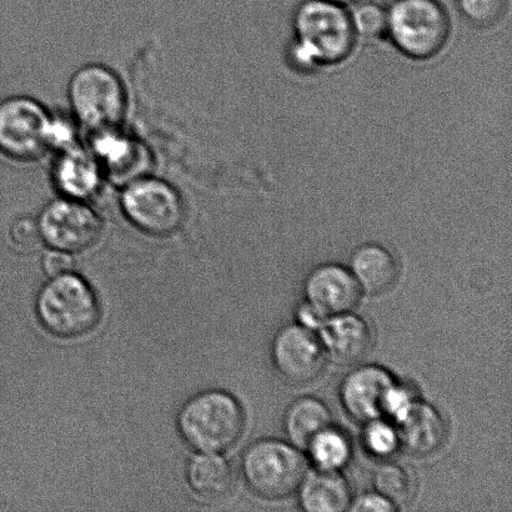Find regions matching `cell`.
<instances>
[{
	"instance_id": "4316f807",
	"label": "cell",
	"mask_w": 512,
	"mask_h": 512,
	"mask_svg": "<svg viewBox=\"0 0 512 512\" xmlns=\"http://www.w3.org/2000/svg\"><path fill=\"white\" fill-rule=\"evenodd\" d=\"M10 239L23 250H33L42 243L38 220L30 217H19L10 225Z\"/></svg>"
},
{
	"instance_id": "7a4b0ae2",
	"label": "cell",
	"mask_w": 512,
	"mask_h": 512,
	"mask_svg": "<svg viewBox=\"0 0 512 512\" xmlns=\"http://www.w3.org/2000/svg\"><path fill=\"white\" fill-rule=\"evenodd\" d=\"M180 436L198 453H225L244 433L245 414L228 391L210 389L195 394L179 410Z\"/></svg>"
},
{
	"instance_id": "9a60e30c",
	"label": "cell",
	"mask_w": 512,
	"mask_h": 512,
	"mask_svg": "<svg viewBox=\"0 0 512 512\" xmlns=\"http://www.w3.org/2000/svg\"><path fill=\"white\" fill-rule=\"evenodd\" d=\"M318 333L326 355L340 364L358 363L373 346V331L368 321L351 313L326 319Z\"/></svg>"
},
{
	"instance_id": "f546056e",
	"label": "cell",
	"mask_w": 512,
	"mask_h": 512,
	"mask_svg": "<svg viewBox=\"0 0 512 512\" xmlns=\"http://www.w3.org/2000/svg\"><path fill=\"white\" fill-rule=\"evenodd\" d=\"M298 320L300 325L305 326L313 331H318L320 326L324 324L326 318L323 315L319 314L313 306L308 303H303L299 306L298 309Z\"/></svg>"
},
{
	"instance_id": "484cf974",
	"label": "cell",
	"mask_w": 512,
	"mask_h": 512,
	"mask_svg": "<svg viewBox=\"0 0 512 512\" xmlns=\"http://www.w3.org/2000/svg\"><path fill=\"white\" fill-rule=\"evenodd\" d=\"M77 138V120L74 117H65L62 114L50 115L49 149L52 148L58 150V152H63L65 149L78 145Z\"/></svg>"
},
{
	"instance_id": "5b68a950",
	"label": "cell",
	"mask_w": 512,
	"mask_h": 512,
	"mask_svg": "<svg viewBox=\"0 0 512 512\" xmlns=\"http://www.w3.org/2000/svg\"><path fill=\"white\" fill-rule=\"evenodd\" d=\"M68 95L74 119L93 133L118 128L127 113V90L122 80L102 64L77 70L70 79Z\"/></svg>"
},
{
	"instance_id": "52a82bcc",
	"label": "cell",
	"mask_w": 512,
	"mask_h": 512,
	"mask_svg": "<svg viewBox=\"0 0 512 512\" xmlns=\"http://www.w3.org/2000/svg\"><path fill=\"white\" fill-rule=\"evenodd\" d=\"M120 207L133 227L152 237L177 233L185 219L178 190L165 180L149 175L124 185Z\"/></svg>"
},
{
	"instance_id": "2e32d148",
	"label": "cell",
	"mask_w": 512,
	"mask_h": 512,
	"mask_svg": "<svg viewBox=\"0 0 512 512\" xmlns=\"http://www.w3.org/2000/svg\"><path fill=\"white\" fill-rule=\"evenodd\" d=\"M400 446L416 456H430L443 448L448 428L435 406L414 400L395 423Z\"/></svg>"
},
{
	"instance_id": "ffe728a7",
	"label": "cell",
	"mask_w": 512,
	"mask_h": 512,
	"mask_svg": "<svg viewBox=\"0 0 512 512\" xmlns=\"http://www.w3.org/2000/svg\"><path fill=\"white\" fill-rule=\"evenodd\" d=\"M333 425L328 405L313 396H304L291 403L284 419L285 434L295 448H308L311 440Z\"/></svg>"
},
{
	"instance_id": "f1b7e54d",
	"label": "cell",
	"mask_w": 512,
	"mask_h": 512,
	"mask_svg": "<svg viewBox=\"0 0 512 512\" xmlns=\"http://www.w3.org/2000/svg\"><path fill=\"white\" fill-rule=\"evenodd\" d=\"M75 261L72 254L60 252V250H52L45 254L43 259V268L49 276H58L73 271Z\"/></svg>"
},
{
	"instance_id": "44dd1931",
	"label": "cell",
	"mask_w": 512,
	"mask_h": 512,
	"mask_svg": "<svg viewBox=\"0 0 512 512\" xmlns=\"http://www.w3.org/2000/svg\"><path fill=\"white\" fill-rule=\"evenodd\" d=\"M306 450L320 470L329 471L343 469L353 454L348 436L333 425L316 435Z\"/></svg>"
},
{
	"instance_id": "4dcf8cb0",
	"label": "cell",
	"mask_w": 512,
	"mask_h": 512,
	"mask_svg": "<svg viewBox=\"0 0 512 512\" xmlns=\"http://www.w3.org/2000/svg\"><path fill=\"white\" fill-rule=\"evenodd\" d=\"M326 2L336 3L346 7V5L358 3L360 0H326Z\"/></svg>"
},
{
	"instance_id": "ba28073f",
	"label": "cell",
	"mask_w": 512,
	"mask_h": 512,
	"mask_svg": "<svg viewBox=\"0 0 512 512\" xmlns=\"http://www.w3.org/2000/svg\"><path fill=\"white\" fill-rule=\"evenodd\" d=\"M50 114L24 95L0 102V153L18 162H32L49 149Z\"/></svg>"
},
{
	"instance_id": "9c48e42d",
	"label": "cell",
	"mask_w": 512,
	"mask_h": 512,
	"mask_svg": "<svg viewBox=\"0 0 512 512\" xmlns=\"http://www.w3.org/2000/svg\"><path fill=\"white\" fill-rule=\"evenodd\" d=\"M42 242L69 254L94 247L102 237L103 223L85 202L60 198L49 203L38 219Z\"/></svg>"
},
{
	"instance_id": "8fae6325",
	"label": "cell",
	"mask_w": 512,
	"mask_h": 512,
	"mask_svg": "<svg viewBox=\"0 0 512 512\" xmlns=\"http://www.w3.org/2000/svg\"><path fill=\"white\" fill-rule=\"evenodd\" d=\"M90 152L97 158L104 177L115 184L127 185L148 175L152 157L139 139L118 128L93 133Z\"/></svg>"
},
{
	"instance_id": "cb8c5ba5",
	"label": "cell",
	"mask_w": 512,
	"mask_h": 512,
	"mask_svg": "<svg viewBox=\"0 0 512 512\" xmlns=\"http://www.w3.org/2000/svg\"><path fill=\"white\" fill-rule=\"evenodd\" d=\"M356 37L376 40L386 35L388 13L376 3H361L350 13Z\"/></svg>"
},
{
	"instance_id": "8992f818",
	"label": "cell",
	"mask_w": 512,
	"mask_h": 512,
	"mask_svg": "<svg viewBox=\"0 0 512 512\" xmlns=\"http://www.w3.org/2000/svg\"><path fill=\"white\" fill-rule=\"evenodd\" d=\"M242 473L256 495L269 500L285 499L298 491L306 475V461L294 445L263 439L245 450Z\"/></svg>"
},
{
	"instance_id": "603a6c76",
	"label": "cell",
	"mask_w": 512,
	"mask_h": 512,
	"mask_svg": "<svg viewBox=\"0 0 512 512\" xmlns=\"http://www.w3.org/2000/svg\"><path fill=\"white\" fill-rule=\"evenodd\" d=\"M363 443L366 451L378 459H389L400 448L398 431L395 425L383 419L365 424Z\"/></svg>"
},
{
	"instance_id": "30bf717a",
	"label": "cell",
	"mask_w": 512,
	"mask_h": 512,
	"mask_svg": "<svg viewBox=\"0 0 512 512\" xmlns=\"http://www.w3.org/2000/svg\"><path fill=\"white\" fill-rule=\"evenodd\" d=\"M271 358L281 378L294 385L313 383L326 363L318 334L300 324L286 325L276 333Z\"/></svg>"
},
{
	"instance_id": "83f0119b",
	"label": "cell",
	"mask_w": 512,
	"mask_h": 512,
	"mask_svg": "<svg viewBox=\"0 0 512 512\" xmlns=\"http://www.w3.org/2000/svg\"><path fill=\"white\" fill-rule=\"evenodd\" d=\"M349 510L354 512H391L399 510L379 493H368L351 501Z\"/></svg>"
},
{
	"instance_id": "d4e9b609",
	"label": "cell",
	"mask_w": 512,
	"mask_h": 512,
	"mask_svg": "<svg viewBox=\"0 0 512 512\" xmlns=\"http://www.w3.org/2000/svg\"><path fill=\"white\" fill-rule=\"evenodd\" d=\"M458 7L476 27L490 28L504 18L508 0H458Z\"/></svg>"
},
{
	"instance_id": "e0dca14e",
	"label": "cell",
	"mask_w": 512,
	"mask_h": 512,
	"mask_svg": "<svg viewBox=\"0 0 512 512\" xmlns=\"http://www.w3.org/2000/svg\"><path fill=\"white\" fill-rule=\"evenodd\" d=\"M361 291L370 295L386 293L399 276V265L390 250L379 244H364L355 250L350 269Z\"/></svg>"
},
{
	"instance_id": "d6986e66",
	"label": "cell",
	"mask_w": 512,
	"mask_h": 512,
	"mask_svg": "<svg viewBox=\"0 0 512 512\" xmlns=\"http://www.w3.org/2000/svg\"><path fill=\"white\" fill-rule=\"evenodd\" d=\"M185 476L189 488L203 500L225 498L234 486V473L229 461L218 454L200 453L188 461Z\"/></svg>"
},
{
	"instance_id": "6da1fadb",
	"label": "cell",
	"mask_w": 512,
	"mask_h": 512,
	"mask_svg": "<svg viewBox=\"0 0 512 512\" xmlns=\"http://www.w3.org/2000/svg\"><path fill=\"white\" fill-rule=\"evenodd\" d=\"M293 25L289 58L300 72L343 63L354 52L358 37L344 5L306 0L295 10Z\"/></svg>"
},
{
	"instance_id": "4fadbf2b",
	"label": "cell",
	"mask_w": 512,
	"mask_h": 512,
	"mask_svg": "<svg viewBox=\"0 0 512 512\" xmlns=\"http://www.w3.org/2000/svg\"><path fill=\"white\" fill-rule=\"evenodd\" d=\"M306 303L328 319L351 313L358 305L361 289L349 269L325 264L314 269L304 285Z\"/></svg>"
},
{
	"instance_id": "5bb4252c",
	"label": "cell",
	"mask_w": 512,
	"mask_h": 512,
	"mask_svg": "<svg viewBox=\"0 0 512 512\" xmlns=\"http://www.w3.org/2000/svg\"><path fill=\"white\" fill-rule=\"evenodd\" d=\"M52 178L62 198L87 203L102 189L105 177L93 153L75 145L59 152Z\"/></svg>"
},
{
	"instance_id": "ac0fdd59",
	"label": "cell",
	"mask_w": 512,
	"mask_h": 512,
	"mask_svg": "<svg viewBox=\"0 0 512 512\" xmlns=\"http://www.w3.org/2000/svg\"><path fill=\"white\" fill-rule=\"evenodd\" d=\"M298 490L301 509L306 512H343L353 501L348 481L339 471L305 475Z\"/></svg>"
},
{
	"instance_id": "7c38bea8",
	"label": "cell",
	"mask_w": 512,
	"mask_h": 512,
	"mask_svg": "<svg viewBox=\"0 0 512 512\" xmlns=\"http://www.w3.org/2000/svg\"><path fill=\"white\" fill-rule=\"evenodd\" d=\"M395 385L394 376L381 366H360L341 381V405L350 418L359 423L383 419L386 403Z\"/></svg>"
},
{
	"instance_id": "277c9868",
	"label": "cell",
	"mask_w": 512,
	"mask_h": 512,
	"mask_svg": "<svg viewBox=\"0 0 512 512\" xmlns=\"http://www.w3.org/2000/svg\"><path fill=\"white\" fill-rule=\"evenodd\" d=\"M386 13V35L410 59L434 58L449 42L451 20L439 0H394Z\"/></svg>"
},
{
	"instance_id": "3957f363",
	"label": "cell",
	"mask_w": 512,
	"mask_h": 512,
	"mask_svg": "<svg viewBox=\"0 0 512 512\" xmlns=\"http://www.w3.org/2000/svg\"><path fill=\"white\" fill-rule=\"evenodd\" d=\"M35 314L45 331L72 340L92 333L102 319V305L93 286L73 271L53 276L40 288Z\"/></svg>"
},
{
	"instance_id": "7402d4cb",
	"label": "cell",
	"mask_w": 512,
	"mask_h": 512,
	"mask_svg": "<svg viewBox=\"0 0 512 512\" xmlns=\"http://www.w3.org/2000/svg\"><path fill=\"white\" fill-rule=\"evenodd\" d=\"M376 493L383 495L396 508L410 503L414 495V480L408 470L398 464L381 465L374 474Z\"/></svg>"
}]
</instances>
